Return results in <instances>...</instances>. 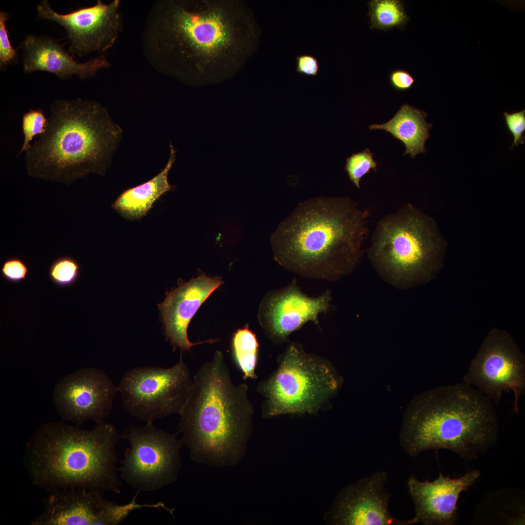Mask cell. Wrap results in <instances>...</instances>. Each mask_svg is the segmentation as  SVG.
I'll use <instances>...</instances> for the list:
<instances>
[{
    "instance_id": "obj_1",
    "label": "cell",
    "mask_w": 525,
    "mask_h": 525,
    "mask_svg": "<svg viewBox=\"0 0 525 525\" xmlns=\"http://www.w3.org/2000/svg\"><path fill=\"white\" fill-rule=\"evenodd\" d=\"M258 37L245 2L160 0L150 10L141 42L154 70L199 87L236 74L254 52Z\"/></svg>"
},
{
    "instance_id": "obj_2",
    "label": "cell",
    "mask_w": 525,
    "mask_h": 525,
    "mask_svg": "<svg viewBox=\"0 0 525 525\" xmlns=\"http://www.w3.org/2000/svg\"><path fill=\"white\" fill-rule=\"evenodd\" d=\"M369 215L350 198L303 201L271 234L274 258L303 277L337 280L351 273L362 256Z\"/></svg>"
},
{
    "instance_id": "obj_3",
    "label": "cell",
    "mask_w": 525,
    "mask_h": 525,
    "mask_svg": "<svg viewBox=\"0 0 525 525\" xmlns=\"http://www.w3.org/2000/svg\"><path fill=\"white\" fill-rule=\"evenodd\" d=\"M248 390L246 384L233 383L220 351L199 368L179 414V432L192 460L226 467L243 458L253 430Z\"/></svg>"
},
{
    "instance_id": "obj_4",
    "label": "cell",
    "mask_w": 525,
    "mask_h": 525,
    "mask_svg": "<svg viewBox=\"0 0 525 525\" xmlns=\"http://www.w3.org/2000/svg\"><path fill=\"white\" fill-rule=\"evenodd\" d=\"M46 130L26 152L33 177L70 185L91 173L104 175L122 131L99 102L57 99L50 105Z\"/></svg>"
},
{
    "instance_id": "obj_5",
    "label": "cell",
    "mask_w": 525,
    "mask_h": 525,
    "mask_svg": "<svg viewBox=\"0 0 525 525\" xmlns=\"http://www.w3.org/2000/svg\"><path fill=\"white\" fill-rule=\"evenodd\" d=\"M121 436L105 421L91 430L44 423L26 444L23 463L31 482L47 492L82 488L121 492L116 446Z\"/></svg>"
},
{
    "instance_id": "obj_6",
    "label": "cell",
    "mask_w": 525,
    "mask_h": 525,
    "mask_svg": "<svg viewBox=\"0 0 525 525\" xmlns=\"http://www.w3.org/2000/svg\"><path fill=\"white\" fill-rule=\"evenodd\" d=\"M498 420L492 402L464 382L424 391L410 402L400 430L401 446L416 457L444 449L471 460L494 446Z\"/></svg>"
},
{
    "instance_id": "obj_7",
    "label": "cell",
    "mask_w": 525,
    "mask_h": 525,
    "mask_svg": "<svg viewBox=\"0 0 525 525\" xmlns=\"http://www.w3.org/2000/svg\"><path fill=\"white\" fill-rule=\"evenodd\" d=\"M442 246L433 219L407 203L379 221L368 255L385 280L406 288L432 272Z\"/></svg>"
},
{
    "instance_id": "obj_8",
    "label": "cell",
    "mask_w": 525,
    "mask_h": 525,
    "mask_svg": "<svg viewBox=\"0 0 525 525\" xmlns=\"http://www.w3.org/2000/svg\"><path fill=\"white\" fill-rule=\"evenodd\" d=\"M343 378L326 359L292 343L278 358V366L257 390L263 398V418L315 414L337 395Z\"/></svg>"
},
{
    "instance_id": "obj_9",
    "label": "cell",
    "mask_w": 525,
    "mask_h": 525,
    "mask_svg": "<svg viewBox=\"0 0 525 525\" xmlns=\"http://www.w3.org/2000/svg\"><path fill=\"white\" fill-rule=\"evenodd\" d=\"M193 379L181 353L167 368L140 367L126 371L117 386L126 410L146 423L179 415L192 391Z\"/></svg>"
},
{
    "instance_id": "obj_10",
    "label": "cell",
    "mask_w": 525,
    "mask_h": 525,
    "mask_svg": "<svg viewBox=\"0 0 525 525\" xmlns=\"http://www.w3.org/2000/svg\"><path fill=\"white\" fill-rule=\"evenodd\" d=\"M176 436L153 423L130 426L121 435L129 444L119 468L121 478L139 491L157 490L175 481L184 444Z\"/></svg>"
},
{
    "instance_id": "obj_11",
    "label": "cell",
    "mask_w": 525,
    "mask_h": 525,
    "mask_svg": "<svg viewBox=\"0 0 525 525\" xmlns=\"http://www.w3.org/2000/svg\"><path fill=\"white\" fill-rule=\"evenodd\" d=\"M463 382L498 403L504 392L512 391L513 406L525 392V359L514 341L504 333H492L472 361Z\"/></svg>"
},
{
    "instance_id": "obj_12",
    "label": "cell",
    "mask_w": 525,
    "mask_h": 525,
    "mask_svg": "<svg viewBox=\"0 0 525 525\" xmlns=\"http://www.w3.org/2000/svg\"><path fill=\"white\" fill-rule=\"evenodd\" d=\"M43 500V509L31 525H117L133 510L152 508V504L132 500L119 505L104 498L103 493L82 488L59 490L49 492Z\"/></svg>"
},
{
    "instance_id": "obj_13",
    "label": "cell",
    "mask_w": 525,
    "mask_h": 525,
    "mask_svg": "<svg viewBox=\"0 0 525 525\" xmlns=\"http://www.w3.org/2000/svg\"><path fill=\"white\" fill-rule=\"evenodd\" d=\"M120 4L119 0L108 4L98 0L93 6L61 14L43 0L37 5V14L61 25L68 35L69 51L82 57L104 52L114 45L122 29Z\"/></svg>"
},
{
    "instance_id": "obj_14",
    "label": "cell",
    "mask_w": 525,
    "mask_h": 525,
    "mask_svg": "<svg viewBox=\"0 0 525 525\" xmlns=\"http://www.w3.org/2000/svg\"><path fill=\"white\" fill-rule=\"evenodd\" d=\"M117 392V386L104 371L82 368L56 384L53 401L63 420L77 426L90 420L98 424L109 414Z\"/></svg>"
},
{
    "instance_id": "obj_15",
    "label": "cell",
    "mask_w": 525,
    "mask_h": 525,
    "mask_svg": "<svg viewBox=\"0 0 525 525\" xmlns=\"http://www.w3.org/2000/svg\"><path fill=\"white\" fill-rule=\"evenodd\" d=\"M385 472H376L342 489L330 509L324 516L328 524L339 525H410L412 519L405 521L394 518L389 512L391 495L385 484Z\"/></svg>"
},
{
    "instance_id": "obj_16",
    "label": "cell",
    "mask_w": 525,
    "mask_h": 525,
    "mask_svg": "<svg viewBox=\"0 0 525 525\" xmlns=\"http://www.w3.org/2000/svg\"><path fill=\"white\" fill-rule=\"evenodd\" d=\"M331 299L329 290L317 297H309L294 280L286 287L266 295L260 308V322L272 341L281 343L309 321L318 325L319 315L329 311Z\"/></svg>"
},
{
    "instance_id": "obj_17",
    "label": "cell",
    "mask_w": 525,
    "mask_h": 525,
    "mask_svg": "<svg viewBox=\"0 0 525 525\" xmlns=\"http://www.w3.org/2000/svg\"><path fill=\"white\" fill-rule=\"evenodd\" d=\"M222 283L220 277L201 275L188 282L180 281L178 287L167 293L164 300L158 306L165 335L174 349L190 351L193 346L218 341L208 339L191 342L188 337L187 329L201 305Z\"/></svg>"
},
{
    "instance_id": "obj_18",
    "label": "cell",
    "mask_w": 525,
    "mask_h": 525,
    "mask_svg": "<svg viewBox=\"0 0 525 525\" xmlns=\"http://www.w3.org/2000/svg\"><path fill=\"white\" fill-rule=\"evenodd\" d=\"M473 470L458 478L451 479L441 473L433 482H421L414 475L408 479V492L415 507V524L451 525L457 518V502L460 493L467 490L480 477Z\"/></svg>"
},
{
    "instance_id": "obj_19",
    "label": "cell",
    "mask_w": 525,
    "mask_h": 525,
    "mask_svg": "<svg viewBox=\"0 0 525 525\" xmlns=\"http://www.w3.org/2000/svg\"><path fill=\"white\" fill-rule=\"evenodd\" d=\"M23 69L26 73L44 71L66 79L76 75L81 79L95 76L111 64L103 55L78 62L62 46L45 35H27L22 43Z\"/></svg>"
},
{
    "instance_id": "obj_20",
    "label": "cell",
    "mask_w": 525,
    "mask_h": 525,
    "mask_svg": "<svg viewBox=\"0 0 525 525\" xmlns=\"http://www.w3.org/2000/svg\"><path fill=\"white\" fill-rule=\"evenodd\" d=\"M170 155L165 167L150 180L124 191L111 205L112 208L124 218L138 220L146 215L153 204L173 186L168 175L175 159V151L170 143Z\"/></svg>"
},
{
    "instance_id": "obj_21",
    "label": "cell",
    "mask_w": 525,
    "mask_h": 525,
    "mask_svg": "<svg viewBox=\"0 0 525 525\" xmlns=\"http://www.w3.org/2000/svg\"><path fill=\"white\" fill-rule=\"evenodd\" d=\"M427 113L407 104L402 105L394 116L387 122L373 124L370 130H383L401 141L405 147L404 155L411 158L426 152L425 141L429 138L432 124L425 120Z\"/></svg>"
},
{
    "instance_id": "obj_22",
    "label": "cell",
    "mask_w": 525,
    "mask_h": 525,
    "mask_svg": "<svg viewBox=\"0 0 525 525\" xmlns=\"http://www.w3.org/2000/svg\"><path fill=\"white\" fill-rule=\"evenodd\" d=\"M231 345L234 361L243 373V379H256L255 369L259 347L256 335L246 325L233 333Z\"/></svg>"
},
{
    "instance_id": "obj_23",
    "label": "cell",
    "mask_w": 525,
    "mask_h": 525,
    "mask_svg": "<svg viewBox=\"0 0 525 525\" xmlns=\"http://www.w3.org/2000/svg\"><path fill=\"white\" fill-rule=\"evenodd\" d=\"M370 28L386 31L394 28L403 29L409 20L403 1L400 0H371L368 2Z\"/></svg>"
},
{
    "instance_id": "obj_24",
    "label": "cell",
    "mask_w": 525,
    "mask_h": 525,
    "mask_svg": "<svg viewBox=\"0 0 525 525\" xmlns=\"http://www.w3.org/2000/svg\"><path fill=\"white\" fill-rule=\"evenodd\" d=\"M80 266L74 258L63 256L54 260L49 269V275L52 281L61 287H69L78 280Z\"/></svg>"
},
{
    "instance_id": "obj_25",
    "label": "cell",
    "mask_w": 525,
    "mask_h": 525,
    "mask_svg": "<svg viewBox=\"0 0 525 525\" xmlns=\"http://www.w3.org/2000/svg\"><path fill=\"white\" fill-rule=\"evenodd\" d=\"M377 163L369 148L353 154L346 159L345 170L349 179L358 189L362 177L371 170L377 171Z\"/></svg>"
},
{
    "instance_id": "obj_26",
    "label": "cell",
    "mask_w": 525,
    "mask_h": 525,
    "mask_svg": "<svg viewBox=\"0 0 525 525\" xmlns=\"http://www.w3.org/2000/svg\"><path fill=\"white\" fill-rule=\"evenodd\" d=\"M48 119L41 109H32L23 114L22 119V130L24 139L21 148L18 155L26 152L31 147V141L38 135L40 136L45 132Z\"/></svg>"
},
{
    "instance_id": "obj_27",
    "label": "cell",
    "mask_w": 525,
    "mask_h": 525,
    "mask_svg": "<svg viewBox=\"0 0 525 525\" xmlns=\"http://www.w3.org/2000/svg\"><path fill=\"white\" fill-rule=\"evenodd\" d=\"M0 271L6 280L11 283H18L26 278L29 267L22 259L11 257L3 262Z\"/></svg>"
},
{
    "instance_id": "obj_28",
    "label": "cell",
    "mask_w": 525,
    "mask_h": 525,
    "mask_svg": "<svg viewBox=\"0 0 525 525\" xmlns=\"http://www.w3.org/2000/svg\"><path fill=\"white\" fill-rule=\"evenodd\" d=\"M9 19L8 14L4 11L0 12V65L3 67L13 62L16 58L17 52L12 46L6 22Z\"/></svg>"
},
{
    "instance_id": "obj_29",
    "label": "cell",
    "mask_w": 525,
    "mask_h": 525,
    "mask_svg": "<svg viewBox=\"0 0 525 525\" xmlns=\"http://www.w3.org/2000/svg\"><path fill=\"white\" fill-rule=\"evenodd\" d=\"M504 115L507 127L514 138L511 148L514 145L523 144L525 141L523 135L525 131V110L511 114L505 112Z\"/></svg>"
},
{
    "instance_id": "obj_30",
    "label": "cell",
    "mask_w": 525,
    "mask_h": 525,
    "mask_svg": "<svg viewBox=\"0 0 525 525\" xmlns=\"http://www.w3.org/2000/svg\"><path fill=\"white\" fill-rule=\"evenodd\" d=\"M296 70L299 74L307 77H315L318 74L320 64L317 58L310 54L297 55L296 58Z\"/></svg>"
},
{
    "instance_id": "obj_31",
    "label": "cell",
    "mask_w": 525,
    "mask_h": 525,
    "mask_svg": "<svg viewBox=\"0 0 525 525\" xmlns=\"http://www.w3.org/2000/svg\"><path fill=\"white\" fill-rule=\"evenodd\" d=\"M389 79L391 86L396 90L400 91L410 89L415 82V79L408 71L402 69L392 71Z\"/></svg>"
}]
</instances>
